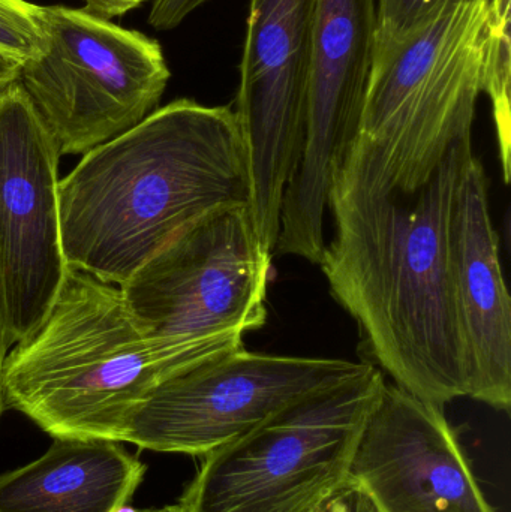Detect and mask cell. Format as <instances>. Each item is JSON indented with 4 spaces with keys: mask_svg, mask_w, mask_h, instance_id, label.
Segmentation results:
<instances>
[{
    "mask_svg": "<svg viewBox=\"0 0 511 512\" xmlns=\"http://www.w3.org/2000/svg\"><path fill=\"white\" fill-rule=\"evenodd\" d=\"M317 0H251L236 113L248 171V210L275 255L281 209L302 152Z\"/></svg>",
    "mask_w": 511,
    "mask_h": 512,
    "instance_id": "cell-9",
    "label": "cell"
},
{
    "mask_svg": "<svg viewBox=\"0 0 511 512\" xmlns=\"http://www.w3.org/2000/svg\"><path fill=\"white\" fill-rule=\"evenodd\" d=\"M369 364L257 354L242 346L165 379L135 409L122 442L203 457Z\"/></svg>",
    "mask_w": 511,
    "mask_h": 512,
    "instance_id": "cell-8",
    "label": "cell"
},
{
    "mask_svg": "<svg viewBox=\"0 0 511 512\" xmlns=\"http://www.w3.org/2000/svg\"><path fill=\"white\" fill-rule=\"evenodd\" d=\"M146 471L122 442L54 439L44 456L0 475V512H111Z\"/></svg>",
    "mask_w": 511,
    "mask_h": 512,
    "instance_id": "cell-14",
    "label": "cell"
},
{
    "mask_svg": "<svg viewBox=\"0 0 511 512\" xmlns=\"http://www.w3.org/2000/svg\"><path fill=\"white\" fill-rule=\"evenodd\" d=\"M206 2L209 0H152L149 24L156 30L174 29Z\"/></svg>",
    "mask_w": 511,
    "mask_h": 512,
    "instance_id": "cell-18",
    "label": "cell"
},
{
    "mask_svg": "<svg viewBox=\"0 0 511 512\" xmlns=\"http://www.w3.org/2000/svg\"><path fill=\"white\" fill-rule=\"evenodd\" d=\"M141 512H182L179 505H170V507L150 508V510H141Z\"/></svg>",
    "mask_w": 511,
    "mask_h": 512,
    "instance_id": "cell-23",
    "label": "cell"
},
{
    "mask_svg": "<svg viewBox=\"0 0 511 512\" xmlns=\"http://www.w3.org/2000/svg\"><path fill=\"white\" fill-rule=\"evenodd\" d=\"M8 349L5 342V333H3L2 318H0V417H2V412L5 411L2 403V369L6 354H8Z\"/></svg>",
    "mask_w": 511,
    "mask_h": 512,
    "instance_id": "cell-22",
    "label": "cell"
},
{
    "mask_svg": "<svg viewBox=\"0 0 511 512\" xmlns=\"http://www.w3.org/2000/svg\"><path fill=\"white\" fill-rule=\"evenodd\" d=\"M21 68L17 60L0 53V93L20 80Z\"/></svg>",
    "mask_w": 511,
    "mask_h": 512,
    "instance_id": "cell-21",
    "label": "cell"
},
{
    "mask_svg": "<svg viewBox=\"0 0 511 512\" xmlns=\"http://www.w3.org/2000/svg\"><path fill=\"white\" fill-rule=\"evenodd\" d=\"M510 57V0H491L483 93L491 98L506 183L510 182Z\"/></svg>",
    "mask_w": 511,
    "mask_h": 512,
    "instance_id": "cell-15",
    "label": "cell"
},
{
    "mask_svg": "<svg viewBox=\"0 0 511 512\" xmlns=\"http://www.w3.org/2000/svg\"><path fill=\"white\" fill-rule=\"evenodd\" d=\"M447 0H377L378 42L401 38L428 20Z\"/></svg>",
    "mask_w": 511,
    "mask_h": 512,
    "instance_id": "cell-17",
    "label": "cell"
},
{
    "mask_svg": "<svg viewBox=\"0 0 511 512\" xmlns=\"http://www.w3.org/2000/svg\"><path fill=\"white\" fill-rule=\"evenodd\" d=\"M45 50L21 68L60 155H84L153 113L170 69L155 39L86 9L41 6Z\"/></svg>",
    "mask_w": 511,
    "mask_h": 512,
    "instance_id": "cell-6",
    "label": "cell"
},
{
    "mask_svg": "<svg viewBox=\"0 0 511 512\" xmlns=\"http://www.w3.org/2000/svg\"><path fill=\"white\" fill-rule=\"evenodd\" d=\"M60 152L20 81L0 93V318L8 348L45 321L68 264Z\"/></svg>",
    "mask_w": 511,
    "mask_h": 512,
    "instance_id": "cell-10",
    "label": "cell"
},
{
    "mask_svg": "<svg viewBox=\"0 0 511 512\" xmlns=\"http://www.w3.org/2000/svg\"><path fill=\"white\" fill-rule=\"evenodd\" d=\"M377 39V0H317L305 135L281 209L275 254L320 264L333 174L365 99Z\"/></svg>",
    "mask_w": 511,
    "mask_h": 512,
    "instance_id": "cell-11",
    "label": "cell"
},
{
    "mask_svg": "<svg viewBox=\"0 0 511 512\" xmlns=\"http://www.w3.org/2000/svg\"><path fill=\"white\" fill-rule=\"evenodd\" d=\"M377 512H497L443 408L384 385L350 478Z\"/></svg>",
    "mask_w": 511,
    "mask_h": 512,
    "instance_id": "cell-12",
    "label": "cell"
},
{
    "mask_svg": "<svg viewBox=\"0 0 511 512\" xmlns=\"http://www.w3.org/2000/svg\"><path fill=\"white\" fill-rule=\"evenodd\" d=\"M386 379L359 375L311 394L203 456L182 512H314L350 478L366 420Z\"/></svg>",
    "mask_w": 511,
    "mask_h": 512,
    "instance_id": "cell-5",
    "label": "cell"
},
{
    "mask_svg": "<svg viewBox=\"0 0 511 512\" xmlns=\"http://www.w3.org/2000/svg\"><path fill=\"white\" fill-rule=\"evenodd\" d=\"M44 50L41 6L26 0H0V53L24 66Z\"/></svg>",
    "mask_w": 511,
    "mask_h": 512,
    "instance_id": "cell-16",
    "label": "cell"
},
{
    "mask_svg": "<svg viewBox=\"0 0 511 512\" xmlns=\"http://www.w3.org/2000/svg\"><path fill=\"white\" fill-rule=\"evenodd\" d=\"M489 2L447 0L416 29L375 44L356 134L330 192L410 194L473 135L485 92Z\"/></svg>",
    "mask_w": 511,
    "mask_h": 512,
    "instance_id": "cell-4",
    "label": "cell"
},
{
    "mask_svg": "<svg viewBox=\"0 0 511 512\" xmlns=\"http://www.w3.org/2000/svg\"><path fill=\"white\" fill-rule=\"evenodd\" d=\"M314 512H377L365 495L348 481Z\"/></svg>",
    "mask_w": 511,
    "mask_h": 512,
    "instance_id": "cell-19",
    "label": "cell"
},
{
    "mask_svg": "<svg viewBox=\"0 0 511 512\" xmlns=\"http://www.w3.org/2000/svg\"><path fill=\"white\" fill-rule=\"evenodd\" d=\"M248 201L233 108L177 99L84 153L60 180L66 264L122 286L186 228Z\"/></svg>",
    "mask_w": 511,
    "mask_h": 512,
    "instance_id": "cell-2",
    "label": "cell"
},
{
    "mask_svg": "<svg viewBox=\"0 0 511 512\" xmlns=\"http://www.w3.org/2000/svg\"><path fill=\"white\" fill-rule=\"evenodd\" d=\"M144 0H84L86 11L98 17L111 20L138 8Z\"/></svg>",
    "mask_w": 511,
    "mask_h": 512,
    "instance_id": "cell-20",
    "label": "cell"
},
{
    "mask_svg": "<svg viewBox=\"0 0 511 512\" xmlns=\"http://www.w3.org/2000/svg\"><path fill=\"white\" fill-rule=\"evenodd\" d=\"M456 312L467 358L468 397L511 406V300L485 167L471 156L456 188L450 224Z\"/></svg>",
    "mask_w": 511,
    "mask_h": 512,
    "instance_id": "cell-13",
    "label": "cell"
},
{
    "mask_svg": "<svg viewBox=\"0 0 511 512\" xmlns=\"http://www.w3.org/2000/svg\"><path fill=\"white\" fill-rule=\"evenodd\" d=\"M473 155L468 135L410 194L330 192L335 237L318 264L381 369L402 390L440 408L468 397L450 224Z\"/></svg>",
    "mask_w": 511,
    "mask_h": 512,
    "instance_id": "cell-1",
    "label": "cell"
},
{
    "mask_svg": "<svg viewBox=\"0 0 511 512\" xmlns=\"http://www.w3.org/2000/svg\"><path fill=\"white\" fill-rule=\"evenodd\" d=\"M111 512H141V510H135V508L129 507L128 504L120 505V507L114 508Z\"/></svg>",
    "mask_w": 511,
    "mask_h": 512,
    "instance_id": "cell-24",
    "label": "cell"
},
{
    "mask_svg": "<svg viewBox=\"0 0 511 512\" xmlns=\"http://www.w3.org/2000/svg\"><path fill=\"white\" fill-rule=\"evenodd\" d=\"M242 339L236 331L149 336L120 286L68 267L45 321L6 354L3 409L26 415L54 439L122 442L129 418L159 384L242 348Z\"/></svg>",
    "mask_w": 511,
    "mask_h": 512,
    "instance_id": "cell-3",
    "label": "cell"
},
{
    "mask_svg": "<svg viewBox=\"0 0 511 512\" xmlns=\"http://www.w3.org/2000/svg\"><path fill=\"white\" fill-rule=\"evenodd\" d=\"M272 261L248 207H231L174 237L120 291L132 318L149 336L245 334L266 324Z\"/></svg>",
    "mask_w": 511,
    "mask_h": 512,
    "instance_id": "cell-7",
    "label": "cell"
}]
</instances>
